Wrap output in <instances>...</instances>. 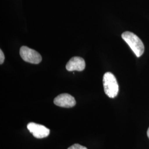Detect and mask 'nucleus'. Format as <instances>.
I'll list each match as a JSON object with an SVG mask.
<instances>
[{
  "instance_id": "nucleus-1",
  "label": "nucleus",
  "mask_w": 149,
  "mask_h": 149,
  "mask_svg": "<svg viewBox=\"0 0 149 149\" xmlns=\"http://www.w3.org/2000/svg\"><path fill=\"white\" fill-rule=\"evenodd\" d=\"M122 37L138 58L143 54L145 50L144 44L136 34L132 32L127 31L123 33Z\"/></svg>"
},
{
  "instance_id": "nucleus-2",
  "label": "nucleus",
  "mask_w": 149,
  "mask_h": 149,
  "mask_svg": "<svg viewBox=\"0 0 149 149\" xmlns=\"http://www.w3.org/2000/svg\"><path fill=\"white\" fill-rule=\"evenodd\" d=\"M103 84L107 96L113 98L117 96L119 86L115 76L110 72H107L103 76Z\"/></svg>"
},
{
  "instance_id": "nucleus-3",
  "label": "nucleus",
  "mask_w": 149,
  "mask_h": 149,
  "mask_svg": "<svg viewBox=\"0 0 149 149\" xmlns=\"http://www.w3.org/2000/svg\"><path fill=\"white\" fill-rule=\"evenodd\" d=\"M19 54L24 61L31 64H39L42 60V56L40 54L26 46L22 47L20 49Z\"/></svg>"
},
{
  "instance_id": "nucleus-4",
  "label": "nucleus",
  "mask_w": 149,
  "mask_h": 149,
  "mask_svg": "<svg viewBox=\"0 0 149 149\" xmlns=\"http://www.w3.org/2000/svg\"><path fill=\"white\" fill-rule=\"evenodd\" d=\"M27 128L30 133L37 139L46 138L50 134V130L48 128L35 123H29L27 125Z\"/></svg>"
},
{
  "instance_id": "nucleus-5",
  "label": "nucleus",
  "mask_w": 149,
  "mask_h": 149,
  "mask_svg": "<svg viewBox=\"0 0 149 149\" xmlns=\"http://www.w3.org/2000/svg\"><path fill=\"white\" fill-rule=\"evenodd\" d=\"M54 103L57 106L69 108L75 106L76 101L73 96L68 93H63L54 99Z\"/></svg>"
},
{
  "instance_id": "nucleus-6",
  "label": "nucleus",
  "mask_w": 149,
  "mask_h": 149,
  "mask_svg": "<svg viewBox=\"0 0 149 149\" xmlns=\"http://www.w3.org/2000/svg\"><path fill=\"white\" fill-rule=\"evenodd\" d=\"M86 64L84 59L81 57L75 56L70 60L66 65V69L69 71H82L85 69Z\"/></svg>"
},
{
  "instance_id": "nucleus-7",
  "label": "nucleus",
  "mask_w": 149,
  "mask_h": 149,
  "mask_svg": "<svg viewBox=\"0 0 149 149\" xmlns=\"http://www.w3.org/2000/svg\"><path fill=\"white\" fill-rule=\"evenodd\" d=\"M68 149H87V148L84 146L81 145L80 144H74L71 145Z\"/></svg>"
},
{
  "instance_id": "nucleus-8",
  "label": "nucleus",
  "mask_w": 149,
  "mask_h": 149,
  "mask_svg": "<svg viewBox=\"0 0 149 149\" xmlns=\"http://www.w3.org/2000/svg\"><path fill=\"white\" fill-rule=\"evenodd\" d=\"M4 60H5V55L2 50L1 49L0 50V64L1 65L3 63Z\"/></svg>"
},
{
  "instance_id": "nucleus-9",
  "label": "nucleus",
  "mask_w": 149,
  "mask_h": 149,
  "mask_svg": "<svg viewBox=\"0 0 149 149\" xmlns=\"http://www.w3.org/2000/svg\"><path fill=\"white\" fill-rule=\"evenodd\" d=\"M147 135H148V138L149 139V127L148 128V132H147Z\"/></svg>"
}]
</instances>
